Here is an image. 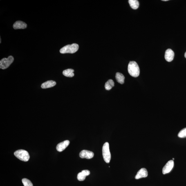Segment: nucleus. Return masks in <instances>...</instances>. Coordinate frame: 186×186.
Returning <instances> with one entry per match:
<instances>
[{
    "label": "nucleus",
    "instance_id": "1",
    "mask_svg": "<svg viewBox=\"0 0 186 186\" xmlns=\"http://www.w3.org/2000/svg\"><path fill=\"white\" fill-rule=\"evenodd\" d=\"M128 71L131 76L134 77L139 76L140 75V69L136 62L130 61L128 66Z\"/></svg>",
    "mask_w": 186,
    "mask_h": 186
},
{
    "label": "nucleus",
    "instance_id": "2",
    "mask_svg": "<svg viewBox=\"0 0 186 186\" xmlns=\"http://www.w3.org/2000/svg\"><path fill=\"white\" fill-rule=\"evenodd\" d=\"M79 46L77 44L68 45L63 47L60 50L61 54L66 53L73 54L76 52L78 50Z\"/></svg>",
    "mask_w": 186,
    "mask_h": 186
},
{
    "label": "nucleus",
    "instance_id": "3",
    "mask_svg": "<svg viewBox=\"0 0 186 186\" xmlns=\"http://www.w3.org/2000/svg\"><path fill=\"white\" fill-rule=\"evenodd\" d=\"M14 155L19 159L24 162L28 161L30 156L27 151L24 150H19L14 152Z\"/></svg>",
    "mask_w": 186,
    "mask_h": 186
},
{
    "label": "nucleus",
    "instance_id": "4",
    "mask_svg": "<svg viewBox=\"0 0 186 186\" xmlns=\"http://www.w3.org/2000/svg\"><path fill=\"white\" fill-rule=\"evenodd\" d=\"M102 151L104 161L106 163H109L111 159V155L110 151L109 144L108 142H106L103 146Z\"/></svg>",
    "mask_w": 186,
    "mask_h": 186
},
{
    "label": "nucleus",
    "instance_id": "5",
    "mask_svg": "<svg viewBox=\"0 0 186 186\" xmlns=\"http://www.w3.org/2000/svg\"><path fill=\"white\" fill-rule=\"evenodd\" d=\"M14 58L12 56H9L8 58H4L0 61V68L5 69L8 68L10 65L13 62Z\"/></svg>",
    "mask_w": 186,
    "mask_h": 186
},
{
    "label": "nucleus",
    "instance_id": "6",
    "mask_svg": "<svg viewBox=\"0 0 186 186\" xmlns=\"http://www.w3.org/2000/svg\"><path fill=\"white\" fill-rule=\"evenodd\" d=\"M174 167V161L173 160L169 161L167 162L162 169V173L163 174L169 173Z\"/></svg>",
    "mask_w": 186,
    "mask_h": 186
},
{
    "label": "nucleus",
    "instance_id": "7",
    "mask_svg": "<svg viewBox=\"0 0 186 186\" xmlns=\"http://www.w3.org/2000/svg\"><path fill=\"white\" fill-rule=\"evenodd\" d=\"M94 155V154L93 152L87 150H83L80 152L79 154V156L81 158H86L88 159L93 158Z\"/></svg>",
    "mask_w": 186,
    "mask_h": 186
},
{
    "label": "nucleus",
    "instance_id": "8",
    "mask_svg": "<svg viewBox=\"0 0 186 186\" xmlns=\"http://www.w3.org/2000/svg\"><path fill=\"white\" fill-rule=\"evenodd\" d=\"M174 56V52L170 49L166 50L165 54V58L166 61L170 62L173 60Z\"/></svg>",
    "mask_w": 186,
    "mask_h": 186
},
{
    "label": "nucleus",
    "instance_id": "9",
    "mask_svg": "<svg viewBox=\"0 0 186 186\" xmlns=\"http://www.w3.org/2000/svg\"><path fill=\"white\" fill-rule=\"evenodd\" d=\"M70 143V141L69 140H65V141L60 143L57 144L56 147L57 150L60 152H62L66 149L68 147Z\"/></svg>",
    "mask_w": 186,
    "mask_h": 186
},
{
    "label": "nucleus",
    "instance_id": "10",
    "mask_svg": "<svg viewBox=\"0 0 186 186\" xmlns=\"http://www.w3.org/2000/svg\"><path fill=\"white\" fill-rule=\"evenodd\" d=\"M148 176V172L147 170L144 168H142L137 172L135 178L136 179H139L141 178L147 177Z\"/></svg>",
    "mask_w": 186,
    "mask_h": 186
},
{
    "label": "nucleus",
    "instance_id": "11",
    "mask_svg": "<svg viewBox=\"0 0 186 186\" xmlns=\"http://www.w3.org/2000/svg\"><path fill=\"white\" fill-rule=\"evenodd\" d=\"M13 27L15 30L24 29L27 27V25L23 21H17L14 23Z\"/></svg>",
    "mask_w": 186,
    "mask_h": 186
},
{
    "label": "nucleus",
    "instance_id": "12",
    "mask_svg": "<svg viewBox=\"0 0 186 186\" xmlns=\"http://www.w3.org/2000/svg\"><path fill=\"white\" fill-rule=\"evenodd\" d=\"M90 172L88 170H84L78 174L77 179L79 181H83L85 179L86 176H89Z\"/></svg>",
    "mask_w": 186,
    "mask_h": 186
},
{
    "label": "nucleus",
    "instance_id": "13",
    "mask_svg": "<svg viewBox=\"0 0 186 186\" xmlns=\"http://www.w3.org/2000/svg\"><path fill=\"white\" fill-rule=\"evenodd\" d=\"M56 83L55 81L50 80L47 81L41 85V87L43 89H47V88H50L53 87L56 85Z\"/></svg>",
    "mask_w": 186,
    "mask_h": 186
},
{
    "label": "nucleus",
    "instance_id": "14",
    "mask_svg": "<svg viewBox=\"0 0 186 186\" xmlns=\"http://www.w3.org/2000/svg\"><path fill=\"white\" fill-rule=\"evenodd\" d=\"M115 78H116L117 82L120 84H124L125 77L121 73H117L115 75Z\"/></svg>",
    "mask_w": 186,
    "mask_h": 186
},
{
    "label": "nucleus",
    "instance_id": "15",
    "mask_svg": "<svg viewBox=\"0 0 186 186\" xmlns=\"http://www.w3.org/2000/svg\"><path fill=\"white\" fill-rule=\"evenodd\" d=\"M74 70L71 69H68L64 70L63 71V74L65 76L68 77H72L74 76V73L73 72Z\"/></svg>",
    "mask_w": 186,
    "mask_h": 186
},
{
    "label": "nucleus",
    "instance_id": "16",
    "mask_svg": "<svg viewBox=\"0 0 186 186\" xmlns=\"http://www.w3.org/2000/svg\"><path fill=\"white\" fill-rule=\"evenodd\" d=\"M129 3L130 6L133 10H137L138 9L139 5V1L137 0H129Z\"/></svg>",
    "mask_w": 186,
    "mask_h": 186
},
{
    "label": "nucleus",
    "instance_id": "17",
    "mask_svg": "<svg viewBox=\"0 0 186 186\" xmlns=\"http://www.w3.org/2000/svg\"><path fill=\"white\" fill-rule=\"evenodd\" d=\"M115 86V83L112 79H109L106 83L105 88L106 90H111Z\"/></svg>",
    "mask_w": 186,
    "mask_h": 186
},
{
    "label": "nucleus",
    "instance_id": "18",
    "mask_svg": "<svg viewBox=\"0 0 186 186\" xmlns=\"http://www.w3.org/2000/svg\"><path fill=\"white\" fill-rule=\"evenodd\" d=\"M22 183L24 186H33L32 182L30 181L26 178H23L22 180Z\"/></svg>",
    "mask_w": 186,
    "mask_h": 186
},
{
    "label": "nucleus",
    "instance_id": "19",
    "mask_svg": "<svg viewBox=\"0 0 186 186\" xmlns=\"http://www.w3.org/2000/svg\"><path fill=\"white\" fill-rule=\"evenodd\" d=\"M178 136L180 138L186 137V128L182 129L178 133Z\"/></svg>",
    "mask_w": 186,
    "mask_h": 186
},
{
    "label": "nucleus",
    "instance_id": "20",
    "mask_svg": "<svg viewBox=\"0 0 186 186\" xmlns=\"http://www.w3.org/2000/svg\"><path fill=\"white\" fill-rule=\"evenodd\" d=\"M162 1H169V0H162Z\"/></svg>",
    "mask_w": 186,
    "mask_h": 186
},
{
    "label": "nucleus",
    "instance_id": "21",
    "mask_svg": "<svg viewBox=\"0 0 186 186\" xmlns=\"http://www.w3.org/2000/svg\"><path fill=\"white\" fill-rule=\"evenodd\" d=\"M185 58H186V52H185Z\"/></svg>",
    "mask_w": 186,
    "mask_h": 186
},
{
    "label": "nucleus",
    "instance_id": "22",
    "mask_svg": "<svg viewBox=\"0 0 186 186\" xmlns=\"http://www.w3.org/2000/svg\"><path fill=\"white\" fill-rule=\"evenodd\" d=\"M172 159H173V160H174V159L173 158Z\"/></svg>",
    "mask_w": 186,
    "mask_h": 186
},
{
    "label": "nucleus",
    "instance_id": "23",
    "mask_svg": "<svg viewBox=\"0 0 186 186\" xmlns=\"http://www.w3.org/2000/svg\"></svg>",
    "mask_w": 186,
    "mask_h": 186
}]
</instances>
